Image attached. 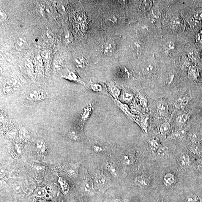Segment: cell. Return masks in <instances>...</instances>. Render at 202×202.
<instances>
[{"instance_id":"1","label":"cell","mask_w":202,"mask_h":202,"mask_svg":"<svg viewBox=\"0 0 202 202\" xmlns=\"http://www.w3.org/2000/svg\"><path fill=\"white\" fill-rule=\"evenodd\" d=\"M93 181L95 190L100 192H105L111 187V180L100 170H97L95 172Z\"/></svg>"},{"instance_id":"2","label":"cell","mask_w":202,"mask_h":202,"mask_svg":"<svg viewBox=\"0 0 202 202\" xmlns=\"http://www.w3.org/2000/svg\"><path fill=\"white\" fill-rule=\"evenodd\" d=\"M81 188L85 194L93 195L95 192L93 180L87 173L85 174L81 184Z\"/></svg>"},{"instance_id":"3","label":"cell","mask_w":202,"mask_h":202,"mask_svg":"<svg viewBox=\"0 0 202 202\" xmlns=\"http://www.w3.org/2000/svg\"><path fill=\"white\" fill-rule=\"evenodd\" d=\"M48 93L44 89H34L30 91L27 96V100L31 103L40 102L48 99Z\"/></svg>"},{"instance_id":"4","label":"cell","mask_w":202,"mask_h":202,"mask_svg":"<svg viewBox=\"0 0 202 202\" xmlns=\"http://www.w3.org/2000/svg\"><path fill=\"white\" fill-rule=\"evenodd\" d=\"M94 109V106L92 103H89L83 108L81 112L79 118V123L81 128H83L86 122L89 119Z\"/></svg>"},{"instance_id":"5","label":"cell","mask_w":202,"mask_h":202,"mask_svg":"<svg viewBox=\"0 0 202 202\" xmlns=\"http://www.w3.org/2000/svg\"><path fill=\"white\" fill-rule=\"evenodd\" d=\"M116 49L115 43L113 40H110L104 43L102 47V50L105 55L110 56L113 55Z\"/></svg>"},{"instance_id":"6","label":"cell","mask_w":202,"mask_h":202,"mask_svg":"<svg viewBox=\"0 0 202 202\" xmlns=\"http://www.w3.org/2000/svg\"><path fill=\"white\" fill-rule=\"evenodd\" d=\"M79 165V163H70L65 167L66 173L72 178H77L78 175Z\"/></svg>"},{"instance_id":"7","label":"cell","mask_w":202,"mask_h":202,"mask_svg":"<svg viewBox=\"0 0 202 202\" xmlns=\"http://www.w3.org/2000/svg\"><path fill=\"white\" fill-rule=\"evenodd\" d=\"M187 130L186 128L182 127L178 130L175 131L169 135L168 139L172 140H184L187 138Z\"/></svg>"},{"instance_id":"8","label":"cell","mask_w":202,"mask_h":202,"mask_svg":"<svg viewBox=\"0 0 202 202\" xmlns=\"http://www.w3.org/2000/svg\"><path fill=\"white\" fill-rule=\"evenodd\" d=\"M108 89L110 95L114 99H113L118 100L122 91L119 86L114 83H111L108 85Z\"/></svg>"},{"instance_id":"9","label":"cell","mask_w":202,"mask_h":202,"mask_svg":"<svg viewBox=\"0 0 202 202\" xmlns=\"http://www.w3.org/2000/svg\"><path fill=\"white\" fill-rule=\"evenodd\" d=\"M18 133L19 138L21 142L26 143L31 139V136L29 132L22 125H20L19 127Z\"/></svg>"},{"instance_id":"10","label":"cell","mask_w":202,"mask_h":202,"mask_svg":"<svg viewBox=\"0 0 202 202\" xmlns=\"http://www.w3.org/2000/svg\"><path fill=\"white\" fill-rule=\"evenodd\" d=\"M134 182L137 187L142 189L147 188L150 184L149 180L143 176H139L135 177Z\"/></svg>"},{"instance_id":"11","label":"cell","mask_w":202,"mask_h":202,"mask_svg":"<svg viewBox=\"0 0 202 202\" xmlns=\"http://www.w3.org/2000/svg\"><path fill=\"white\" fill-rule=\"evenodd\" d=\"M157 109L160 113L162 116H165L168 113V106L166 101L161 99L157 102L156 104Z\"/></svg>"},{"instance_id":"12","label":"cell","mask_w":202,"mask_h":202,"mask_svg":"<svg viewBox=\"0 0 202 202\" xmlns=\"http://www.w3.org/2000/svg\"><path fill=\"white\" fill-rule=\"evenodd\" d=\"M62 77L71 81L81 83L83 85L84 84V83L81 80L77 73L72 71L67 70L65 75L63 76Z\"/></svg>"},{"instance_id":"13","label":"cell","mask_w":202,"mask_h":202,"mask_svg":"<svg viewBox=\"0 0 202 202\" xmlns=\"http://www.w3.org/2000/svg\"><path fill=\"white\" fill-rule=\"evenodd\" d=\"M36 149L38 153L41 155H44L47 152V147L45 141L42 140H40L36 142Z\"/></svg>"},{"instance_id":"14","label":"cell","mask_w":202,"mask_h":202,"mask_svg":"<svg viewBox=\"0 0 202 202\" xmlns=\"http://www.w3.org/2000/svg\"><path fill=\"white\" fill-rule=\"evenodd\" d=\"M175 182V176L174 174L171 172H169L166 174L163 179V182L164 184L167 187L172 185Z\"/></svg>"},{"instance_id":"15","label":"cell","mask_w":202,"mask_h":202,"mask_svg":"<svg viewBox=\"0 0 202 202\" xmlns=\"http://www.w3.org/2000/svg\"><path fill=\"white\" fill-rule=\"evenodd\" d=\"M106 167L108 171L112 176L114 177L118 176L119 171L117 167L115 164L111 162H106Z\"/></svg>"},{"instance_id":"16","label":"cell","mask_w":202,"mask_h":202,"mask_svg":"<svg viewBox=\"0 0 202 202\" xmlns=\"http://www.w3.org/2000/svg\"><path fill=\"white\" fill-rule=\"evenodd\" d=\"M177 161L180 167L182 168H185L186 167H188L190 164V157L187 154H182L179 157Z\"/></svg>"},{"instance_id":"17","label":"cell","mask_w":202,"mask_h":202,"mask_svg":"<svg viewBox=\"0 0 202 202\" xmlns=\"http://www.w3.org/2000/svg\"><path fill=\"white\" fill-rule=\"evenodd\" d=\"M131 51L134 55L138 56L141 55V44L138 40H134L131 42L130 44Z\"/></svg>"},{"instance_id":"18","label":"cell","mask_w":202,"mask_h":202,"mask_svg":"<svg viewBox=\"0 0 202 202\" xmlns=\"http://www.w3.org/2000/svg\"><path fill=\"white\" fill-rule=\"evenodd\" d=\"M133 98V95L132 93L125 89H123L121 91L119 98L121 102L128 103L132 100Z\"/></svg>"},{"instance_id":"19","label":"cell","mask_w":202,"mask_h":202,"mask_svg":"<svg viewBox=\"0 0 202 202\" xmlns=\"http://www.w3.org/2000/svg\"><path fill=\"white\" fill-rule=\"evenodd\" d=\"M27 44L26 38L23 36H22L18 37L17 39L15 44V48L17 50H21L26 48Z\"/></svg>"},{"instance_id":"20","label":"cell","mask_w":202,"mask_h":202,"mask_svg":"<svg viewBox=\"0 0 202 202\" xmlns=\"http://www.w3.org/2000/svg\"><path fill=\"white\" fill-rule=\"evenodd\" d=\"M58 182L64 194H67L69 191V186L67 180L62 177L58 176Z\"/></svg>"},{"instance_id":"21","label":"cell","mask_w":202,"mask_h":202,"mask_svg":"<svg viewBox=\"0 0 202 202\" xmlns=\"http://www.w3.org/2000/svg\"><path fill=\"white\" fill-rule=\"evenodd\" d=\"M188 102L187 97L182 96L178 98L176 101L175 106L178 109H182L185 106Z\"/></svg>"},{"instance_id":"22","label":"cell","mask_w":202,"mask_h":202,"mask_svg":"<svg viewBox=\"0 0 202 202\" xmlns=\"http://www.w3.org/2000/svg\"><path fill=\"white\" fill-rule=\"evenodd\" d=\"M68 137L71 141H79L81 138V134L76 130L72 129L69 131Z\"/></svg>"},{"instance_id":"23","label":"cell","mask_w":202,"mask_h":202,"mask_svg":"<svg viewBox=\"0 0 202 202\" xmlns=\"http://www.w3.org/2000/svg\"><path fill=\"white\" fill-rule=\"evenodd\" d=\"M47 193V190L45 187H37L34 191V195L36 197L42 198L45 197Z\"/></svg>"},{"instance_id":"24","label":"cell","mask_w":202,"mask_h":202,"mask_svg":"<svg viewBox=\"0 0 202 202\" xmlns=\"http://www.w3.org/2000/svg\"><path fill=\"white\" fill-rule=\"evenodd\" d=\"M75 64L76 67L79 69H84L86 66V59L83 57H78L75 60Z\"/></svg>"},{"instance_id":"25","label":"cell","mask_w":202,"mask_h":202,"mask_svg":"<svg viewBox=\"0 0 202 202\" xmlns=\"http://www.w3.org/2000/svg\"><path fill=\"white\" fill-rule=\"evenodd\" d=\"M171 129V125L168 122H164L162 124L160 127V131L163 135H167Z\"/></svg>"},{"instance_id":"26","label":"cell","mask_w":202,"mask_h":202,"mask_svg":"<svg viewBox=\"0 0 202 202\" xmlns=\"http://www.w3.org/2000/svg\"><path fill=\"white\" fill-rule=\"evenodd\" d=\"M189 118L188 114L186 113L182 114L177 117L176 119L177 123L180 125H184L188 120Z\"/></svg>"},{"instance_id":"27","label":"cell","mask_w":202,"mask_h":202,"mask_svg":"<svg viewBox=\"0 0 202 202\" xmlns=\"http://www.w3.org/2000/svg\"><path fill=\"white\" fill-rule=\"evenodd\" d=\"M89 87L91 90L96 93H102L103 92V86L102 85L97 83L91 82L89 85Z\"/></svg>"},{"instance_id":"28","label":"cell","mask_w":202,"mask_h":202,"mask_svg":"<svg viewBox=\"0 0 202 202\" xmlns=\"http://www.w3.org/2000/svg\"><path fill=\"white\" fill-rule=\"evenodd\" d=\"M168 151V148L167 147L160 146L157 151V155L160 158H162L167 155Z\"/></svg>"},{"instance_id":"29","label":"cell","mask_w":202,"mask_h":202,"mask_svg":"<svg viewBox=\"0 0 202 202\" xmlns=\"http://www.w3.org/2000/svg\"><path fill=\"white\" fill-rule=\"evenodd\" d=\"M155 70V67L151 63L146 64L143 68V72L146 75L152 74Z\"/></svg>"},{"instance_id":"30","label":"cell","mask_w":202,"mask_h":202,"mask_svg":"<svg viewBox=\"0 0 202 202\" xmlns=\"http://www.w3.org/2000/svg\"><path fill=\"white\" fill-rule=\"evenodd\" d=\"M12 189L14 191L17 193H19L22 191L23 185L20 181L15 182L12 184Z\"/></svg>"},{"instance_id":"31","label":"cell","mask_w":202,"mask_h":202,"mask_svg":"<svg viewBox=\"0 0 202 202\" xmlns=\"http://www.w3.org/2000/svg\"><path fill=\"white\" fill-rule=\"evenodd\" d=\"M150 145L152 150L154 151H157L160 146L158 141L155 139L152 140L150 142Z\"/></svg>"},{"instance_id":"32","label":"cell","mask_w":202,"mask_h":202,"mask_svg":"<svg viewBox=\"0 0 202 202\" xmlns=\"http://www.w3.org/2000/svg\"><path fill=\"white\" fill-rule=\"evenodd\" d=\"M122 161L124 164L125 165H131L132 161V159L131 156L128 154H125L124 155Z\"/></svg>"},{"instance_id":"33","label":"cell","mask_w":202,"mask_h":202,"mask_svg":"<svg viewBox=\"0 0 202 202\" xmlns=\"http://www.w3.org/2000/svg\"><path fill=\"white\" fill-rule=\"evenodd\" d=\"M170 27L173 29H176L177 27L180 25V21L179 19L178 18H173L171 20L170 23Z\"/></svg>"},{"instance_id":"34","label":"cell","mask_w":202,"mask_h":202,"mask_svg":"<svg viewBox=\"0 0 202 202\" xmlns=\"http://www.w3.org/2000/svg\"><path fill=\"white\" fill-rule=\"evenodd\" d=\"M175 47V44L173 41H168L164 45V48L165 50L168 51L173 50Z\"/></svg>"},{"instance_id":"35","label":"cell","mask_w":202,"mask_h":202,"mask_svg":"<svg viewBox=\"0 0 202 202\" xmlns=\"http://www.w3.org/2000/svg\"><path fill=\"white\" fill-rule=\"evenodd\" d=\"M73 37L71 33L69 31H67L65 34L64 37V41L67 44H70L72 41Z\"/></svg>"},{"instance_id":"36","label":"cell","mask_w":202,"mask_h":202,"mask_svg":"<svg viewBox=\"0 0 202 202\" xmlns=\"http://www.w3.org/2000/svg\"><path fill=\"white\" fill-rule=\"evenodd\" d=\"M151 14L153 16L156 18H159L161 16L158 9L156 7H154L152 10Z\"/></svg>"},{"instance_id":"37","label":"cell","mask_w":202,"mask_h":202,"mask_svg":"<svg viewBox=\"0 0 202 202\" xmlns=\"http://www.w3.org/2000/svg\"><path fill=\"white\" fill-rule=\"evenodd\" d=\"M189 23L192 27L195 28L199 25V21L198 20L194 18H190L189 20Z\"/></svg>"},{"instance_id":"38","label":"cell","mask_w":202,"mask_h":202,"mask_svg":"<svg viewBox=\"0 0 202 202\" xmlns=\"http://www.w3.org/2000/svg\"><path fill=\"white\" fill-rule=\"evenodd\" d=\"M0 18L2 21H5L8 19L6 13L2 8L0 10Z\"/></svg>"},{"instance_id":"39","label":"cell","mask_w":202,"mask_h":202,"mask_svg":"<svg viewBox=\"0 0 202 202\" xmlns=\"http://www.w3.org/2000/svg\"><path fill=\"white\" fill-rule=\"evenodd\" d=\"M92 148L94 152L96 153H100L103 151V148L100 145H94L92 146Z\"/></svg>"},{"instance_id":"40","label":"cell","mask_w":202,"mask_h":202,"mask_svg":"<svg viewBox=\"0 0 202 202\" xmlns=\"http://www.w3.org/2000/svg\"><path fill=\"white\" fill-rule=\"evenodd\" d=\"M194 18L197 20L202 19V10L197 11L194 14Z\"/></svg>"},{"instance_id":"41","label":"cell","mask_w":202,"mask_h":202,"mask_svg":"<svg viewBox=\"0 0 202 202\" xmlns=\"http://www.w3.org/2000/svg\"><path fill=\"white\" fill-rule=\"evenodd\" d=\"M190 138L191 141L193 142H195L198 141L197 135L194 132H191L190 133Z\"/></svg>"},{"instance_id":"42","label":"cell","mask_w":202,"mask_h":202,"mask_svg":"<svg viewBox=\"0 0 202 202\" xmlns=\"http://www.w3.org/2000/svg\"><path fill=\"white\" fill-rule=\"evenodd\" d=\"M196 199L195 197L193 195H190L187 197L186 202H195Z\"/></svg>"},{"instance_id":"43","label":"cell","mask_w":202,"mask_h":202,"mask_svg":"<svg viewBox=\"0 0 202 202\" xmlns=\"http://www.w3.org/2000/svg\"><path fill=\"white\" fill-rule=\"evenodd\" d=\"M111 202H125L122 199L119 197H115L111 199Z\"/></svg>"},{"instance_id":"44","label":"cell","mask_w":202,"mask_h":202,"mask_svg":"<svg viewBox=\"0 0 202 202\" xmlns=\"http://www.w3.org/2000/svg\"></svg>"}]
</instances>
